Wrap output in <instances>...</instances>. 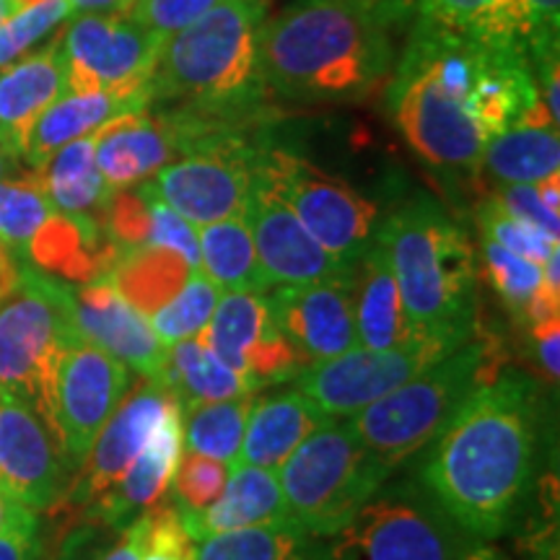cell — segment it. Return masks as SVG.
I'll list each match as a JSON object with an SVG mask.
<instances>
[{"label": "cell", "mask_w": 560, "mask_h": 560, "mask_svg": "<svg viewBox=\"0 0 560 560\" xmlns=\"http://www.w3.org/2000/svg\"><path fill=\"white\" fill-rule=\"evenodd\" d=\"M537 436L540 389L501 366L429 444L423 486L475 540L506 535L527 499Z\"/></svg>", "instance_id": "cell-1"}, {"label": "cell", "mask_w": 560, "mask_h": 560, "mask_svg": "<svg viewBox=\"0 0 560 560\" xmlns=\"http://www.w3.org/2000/svg\"><path fill=\"white\" fill-rule=\"evenodd\" d=\"M410 0H296L257 32L265 89L293 102L363 100L395 68Z\"/></svg>", "instance_id": "cell-2"}, {"label": "cell", "mask_w": 560, "mask_h": 560, "mask_svg": "<svg viewBox=\"0 0 560 560\" xmlns=\"http://www.w3.org/2000/svg\"><path fill=\"white\" fill-rule=\"evenodd\" d=\"M397 289L420 340L459 348L475 335L478 268L465 229L431 198H416L376 223Z\"/></svg>", "instance_id": "cell-3"}, {"label": "cell", "mask_w": 560, "mask_h": 560, "mask_svg": "<svg viewBox=\"0 0 560 560\" xmlns=\"http://www.w3.org/2000/svg\"><path fill=\"white\" fill-rule=\"evenodd\" d=\"M268 0H223L206 16L164 39L153 62L151 107L190 109L213 120H240L260 107L257 32Z\"/></svg>", "instance_id": "cell-4"}, {"label": "cell", "mask_w": 560, "mask_h": 560, "mask_svg": "<svg viewBox=\"0 0 560 560\" xmlns=\"http://www.w3.org/2000/svg\"><path fill=\"white\" fill-rule=\"evenodd\" d=\"M501 366L506 363L495 340L472 335L402 387L348 418L376 470L389 480L405 462L429 450L467 397Z\"/></svg>", "instance_id": "cell-5"}, {"label": "cell", "mask_w": 560, "mask_h": 560, "mask_svg": "<svg viewBox=\"0 0 560 560\" xmlns=\"http://www.w3.org/2000/svg\"><path fill=\"white\" fill-rule=\"evenodd\" d=\"M79 338L68 285L19 265L16 280L0 296V392L30 405L52 433L55 376L62 353Z\"/></svg>", "instance_id": "cell-6"}, {"label": "cell", "mask_w": 560, "mask_h": 560, "mask_svg": "<svg viewBox=\"0 0 560 560\" xmlns=\"http://www.w3.org/2000/svg\"><path fill=\"white\" fill-rule=\"evenodd\" d=\"M278 478L291 524L317 540L335 535L387 482L348 418H332L310 433Z\"/></svg>", "instance_id": "cell-7"}, {"label": "cell", "mask_w": 560, "mask_h": 560, "mask_svg": "<svg viewBox=\"0 0 560 560\" xmlns=\"http://www.w3.org/2000/svg\"><path fill=\"white\" fill-rule=\"evenodd\" d=\"M325 540L319 560H459L470 535L423 482H384Z\"/></svg>", "instance_id": "cell-8"}, {"label": "cell", "mask_w": 560, "mask_h": 560, "mask_svg": "<svg viewBox=\"0 0 560 560\" xmlns=\"http://www.w3.org/2000/svg\"><path fill=\"white\" fill-rule=\"evenodd\" d=\"M255 179L278 195L335 260L353 268L374 240V202L312 161L285 149H257Z\"/></svg>", "instance_id": "cell-9"}, {"label": "cell", "mask_w": 560, "mask_h": 560, "mask_svg": "<svg viewBox=\"0 0 560 560\" xmlns=\"http://www.w3.org/2000/svg\"><path fill=\"white\" fill-rule=\"evenodd\" d=\"M392 122L431 170L478 177L486 136L470 112L433 81V75L402 52L387 89Z\"/></svg>", "instance_id": "cell-10"}, {"label": "cell", "mask_w": 560, "mask_h": 560, "mask_svg": "<svg viewBox=\"0 0 560 560\" xmlns=\"http://www.w3.org/2000/svg\"><path fill=\"white\" fill-rule=\"evenodd\" d=\"M257 149L236 128H219L149 182L174 213L195 229L208 226L247 210Z\"/></svg>", "instance_id": "cell-11"}, {"label": "cell", "mask_w": 560, "mask_h": 560, "mask_svg": "<svg viewBox=\"0 0 560 560\" xmlns=\"http://www.w3.org/2000/svg\"><path fill=\"white\" fill-rule=\"evenodd\" d=\"M164 39L128 13H83L60 32L66 91H136L149 86Z\"/></svg>", "instance_id": "cell-12"}, {"label": "cell", "mask_w": 560, "mask_h": 560, "mask_svg": "<svg viewBox=\"0 0 560 560\" xmlns=\"http://www.w3.org/2000/svg\"><path fill=\"white\" fill-rule=\"evenodd\" d=\"M450 350L454 348L431 340H412L384 350L350 348L330 361L306 366L296 376V389L304 392L327 418H353Z\"/></svg>", "instance_id": "cell-13"}, {"label": "cell", "mask_w": 560, "mask_h": 560, "mask_svg": "<svg viewBox=\"0 0 560 560\" xmlns=\"http://www.w3.org/2000/svg\"><path fill=\"white\" fill-rule=\"evenodd\" d=\"M132 387L130 369L79 338L62 353L55 376L52 423L68 467H79L112 412Z\"/></svg>", "instance_id": "cell-14"}, {"label": "cell", "mask_w": 560, "mask_h": 560, "mask_svg": "<svg viewBox=\"0 0 560 560\" xmlns=\"http://www.w3.org/2000/svg\"><path fill=\"white\" fill-rule=\"evenodd\" d=\"M200 338L231 371L242 376L249 392L296 380L306 369L280 332L265 293H223Z\"/></svg>", "instance_id": "cell-15"}, {"label": "cell", "mask_w": 560, "mask_h": 560, "mask_svg": "<svg viewBox=\"0 0 560 560\" xmlns=\"http://www.w3.org/2000/svg\"><path fill=\"white\" fill-rule=\"evenodd\" d=\"M177 405L179 400L164 382L143 376V382L136 389H128V395L122 397V402L104 423L86 459L79 465L73 486L62 490L60 499H66L70 506L86 514L102 495H107L120 482L132 459L156 433L161 420L170 416V410Z\"/></svg>", "instance_id": "cell-16"}, {"label": "cell", "mask_w": 560, "mask_h": 560, "mask_svg": "<svg viewBox=\"0 0 560 560\" xmlns=\"http://www.w3.org/2000/svg\"><path fill=\"white\" fill-rule=\"evenodd\" d=\"M265 299L280 332L304 366L359 348L353 317V270L314 283L276 285Z\"/></svg>", "instance_id": "cell-17"}, {"label": "cell", "mask_w": 560, "mask_h": 560, "mask_svg": "<svg viewBox=\"0 0 560 560\" xmlns=\"http://www.w3.org/2000/svg\"><path fill=\"white\" fill-rule=\"evenodd\" d=\"M66 467L50 425L30 405L0 392V490L39 514L60 501Z\"/></svg>", "instance_id": "cell-18"}, {"label": "cell", "mask_w": 560, "mask_h": 560, "mask_svg": "<svg viewBox=\"0 0 560 560\" xmlns=\"http://www.w3.org/2000/svg\"><path fill=\"white\" fill-rule=\"evenodd\" d=\"M244 219L255 242L257 260L272 285L314 283L353 270L350 265L335 260L293 215V210L255 177Z\"/></svg>", "instance_id": "cell-19"}, {"label": "cell", "mask_w": 560, "mask_h": 560, "mask_svg": "<svg viewBox=\"0 0 560 560\" xmlns=\"http://www.w3.org/2000/svg\"><path fill=\"white\" fill-rule=\"evenodd\" d=\"M70 301L83 340L94 342L145 380H159L166 346L156 338L149 317L138 312L107 276L89 280L75 291L70 289Z\"/></svg>", "instance_id": "cell-20"}, {"label": "cell", "mask_w": 560, "mask_h": 560, "mask_svg": "<svg viewBox=\"0 0 560 560\" xmlns=\"http://www.w3.org/2000/svg\"><path fill=\"white\" fill-rule=\"evenodd\" d=\"M100 223L117 255L136 249H170L200 270L198 229L174 213L149 179L112 192Z\"/></svg>", "instance_id": "cell-21"}, {"label": "cell", "mask_w": 560, "mask_h": 560, "mask_svg": "<svg viewBox=\"0 0 560 560\" xmlns=\"http://www.w3.org/2000/svg\"><path fill=\"white\" fill-rule=\"evenodd\" d=\"M179 454L182 408L177 405V408L170 410V416L161 420L156 433L140 450L138 457L132 459V465L125 470L120 482L86 511L89 520L115 529H125L130 522H136L153 503L166 499Z\"/></svg>", "instance_id": "cell-22"}, {"label": "cell", "mask_w": 560, "mask_h": 560, "mask_svg": "<svg viewBox=\"0 0 560 560\" xmlns=\"http://www.w3.org/2000/svg\"><path fill=\"white\" fill-rule=\"evenodd\" d=\"M149 104V86L136 91H86V94L66 91L34 120L30 136L24 140V149H21V161L37 170L42 161L50 159L62 145L86 138L115 117L143 109Z\"/></svg>", "instance_id": "cell-23"}, {"label": "cell", "mask_w": 560, "mask_h": 560, "mask_svg": "<svg viewBox=\"0 0 560 560\" xmlns=\"http://www.w3.org/2000/svg\"><path fill=\"white\" fill-rule=\"evenodd\" d=\"M179 520L195 542L244 527L291 524L278 470L252 465L231 467L226 488H223L219 501L202 511L179 514Z\"/></svg>", "instance_id": "cell-24"}, {"label": "cell", "mask_w": 560, "mask_h": 560, "mask_svg": "<svg viewBox=\"0 0 560 560\" xmlns=\"http://www.w3.org/2000/svg\"><path fill=\"white\" fill-rule=\"evenodd\" d=\"M62 94H66V62H62L58 34L50 45L0 68V143L21 159V149L34 120Z\"/></svg>", "instance_id": "cell-25"}, {"label": "cell", "mask_w": 560, "mask_h": 560, "mask_svg": "<svg viewBox=\"0 0 560 560\" xmlns=\"http://www.w3.org/2000/svg\"><path fill=\"white\" fill-rule=\"evenodd\" d=\"M327 420L332 418H327L296 387L280 392V395L262 397V400L252 402L236 465L280 470L301 441L317 431L319 425H325Z\"/></svg>", "instance_id": "cell-26"}, {"label": "cell", "mask_w": 560, "mask_h": 560, "mask_svg": "<svg viewBox=\"0 0 560 560\" xmlns=\"http://www.w3.org/2000/svg\"><path fill=\"white\" fill-rule=\"evenodd\" d=\"M353 317L361 348L384 350L420 340L412 335L387 255L374 240L353 265Z\"/></svg>", "instance_id": "cell-27"}, {"label": "cell", "mask_w": 560, "mask_h": 560, "mask_svg": "<svg viewBox=\"0 0 560 560\" xmlns=\"http://www.w3.org/2000/svg\"><path fill=\"white\" fill-rule=\"evenodd\" d=\"M32 172L58 213L100 221L112 190L96 164L94 132L62 145Z\"/></svg>", "instance_id": "cell-28"}, {"label": "cell", "mask_w": 560, "mask_h": 560, "mask_svg": "<svg viewBox=\"0 0 560 560\" xmlns=\"http://www.w3.org/2000/svg\"><path fill=\"white\" fill-rule=\"evenodd\" d=\"M412 16L465 37L503 47H527L532 21L524 0H410Z\"/></svg>", "instance_id": "cell-29"}, {"label": "cell", "mask_w": 560, "mask_h": 560, "mask_svg": "<svg viewBox=\"0 0 560 560\" xmlns=\"http://www.w3.org/2000/svg\"><path fill=\"white\" fill-rule=\"evenodd\" d=\"M200 244V272L221 293L231 291H255L268 293L272 283L265 276L257 260L255 242H252L247 219L231 215V219L208 223L198 229Z\"/></svg>", "instance_id": "cell-30"}, {"label": "cell", "mask_w": 560, "mask_h": 560, "mask_svg": "<svg viewBox=\"0 0 560 560\" xmlns=\"http://www.w3.org/2000/svg\"><path fill=\"white\" fill-rule=\"evenodd\" d=\"M174 392L182 412L206 402L252 395L236 371H231L202 338H187L166 348L164 371L159 376Z\"/></svg>", "instance_id": "cell-31"}, {"label": "cell", "mask_w": 560, "mask_h": 560, "mask_svg": "<svg viewBox=\"0 0 560 560\" xmlns=\"http://www.w3.org/2000/svg\"><path fill=\"white\" fill-rule=\"evenodd\" d=\"M482 170L501 185H537L560 172V138L550 125H509L486 140Z\"/></svg>", "instance_id": "cell-32"}, {"label": "cell", "mask_w": 560, "mask_h": 560, "mask_svg": "<svg viewBox=\"0 0 560 560\" xmlns=\"http://www.w3.org/2000/svg\"><path fill=\"white\" fill-rule=\"evenodd\" d=\"M192 270L195 268L185 257L174 255L170 249H136L117 255V260L104 276L138 312L151 317L185 285Z\"/></svg>", "instance_id": "cell-33"}, {"label": "cell", "mask_w": 560, "mask_h": 560, "mask_svg": "<svg viewBox=\"0 0 560 560\" xmlns=\"http://www.w3.org/2000/svg\"><path fill=\"white\" fill-rule=\"evenodd\" d=\"M195 560H319L317 537L296 524L244 527L198 542Z\"/></svg>", "instance_id": "cell-34"}, {"label": "cell", "mask_w": 560, "mask_h": 560, "mask_svg": "<svg viewBox=\"0 0 560 560\" xmlns=\"http://www.w3.org/2000/svg\"><path fill=\"white\" fill-rule=\"evenodd\" d=\"M252 395L206 402L182 412V446L234 467L247 431Z\"/></svg>", "instance_id": "cell-35"}, {"label": "cell", "mask_w": 560, "mask_h": 560, "mask_svg": "<svg viewBox=\"0 0 560 560\" xmlns=\"http://www.w3.org/2000/svg\"><path fill=\"white\" fill-rule=\"evenodd\" d=\"M58 210L47 200L34 172L0 182V244L24 260L30 244Z\"/></svg>", "instance_id": "cell-36"}, {"label": "cell", "mask_w": 560, "mask_h": 560, "mask_svg": "<svg viewBox=\"0 0 560 560\" xmlns=\"http://www.w3.org/2000/svg\"><path fill=\"white\" fill-rule=\"evenodd\" d=\"M219 299L221 291L200 270H192L185 285L149 317L153 332L166 348L179 340L198 338L213 317Z\"/></svg>", "instance_id": "cell-37"}, {"label": "cell", "mask_w": 560, "mask_h": 560, "mask_svg": "<svg viewBox=\"0 0 560 560\" xmlns=\"http://www.w3.org/2000/svg\"><path fill=\"white\" fill-rule=\"evenodd\" d=\"M480 257L482 265H486L490 285L499 293L503 306L516 322L527 325L529 306L542 283V265L514 255V252L501 247L499 242L488 240V236H482L480 242Z\"/></svg>", "instance_id": "cell-38"}, {"label": "cell", "mask_w": 560, "mask_h": 560, "mask_svg": "<svg viewBox=\"0 0 560 560\" xmlns=\"http://www.w3.org/2000/svg\"><path fill=\"white\" fill-rule=\"evenodd\" d=\"M73 19L68 0H32L0 24V68L39 50L45 39L58 37Z\"/></svg>", "instance_id": "cell-39"}, {"label": "cell", "mask_w": 560, "mask_h": 560, "mask_svg": "<svg viewBox=\"0 0 560 560\" xmlns=\"http://www.w3.org/2000/svg\"><path fill=\"white\" fill-rule=\"evenodd\" d=\"M229 470L231 467L223 465V462L182 446V454L177 459V467H174L166 493H170V499L179 514L202 511L210 503L219 501L223 488H226Z\"/></svg>", "instance_id": "cell-40"}, {"label": "cell", "mask_w": 560, "mask_h": 560, "mask_svg": "<svg viewBox=\"0 0 560 560\" xmlns=\"http://www.w3.org/2000/svg\"><path fill=\"white\" fill-rule=\"evenodd\" d=\"M478 226L482 236L499 242L501 247L514 252V255L527 257V260H535L540 265L550 252L558 249V242H550L540 231H535L527 223H522L520 219L506 213L493 195H488L478 206Z\"/></svg>", "instance_id": "cell-41"}, {"label": "cell", "mask_w": 560, "mask_h": 560, "mask_svg": "<svg viewBox=\"0 0 560 560\" xmlns=\"http://www.w3.org/2000/svg\"><path fill=\"white\" fill-rule=\"evenodd\" d=\"M143 520V552L140 560H195L198 542L187 535L179 511L172 501L161 499L149 511L140 514Z\"/></svg>", "instance_id": "cell-42"}, {"label": "cell", "mask_w": 560, "mask_h": 560, "mask_svg": "<svg viewBox=\"0 0 560 560\" xmlns=\"http://www.w3.org/2000/svg\"><path fill=\"white\" fill-rule=\"evenodd\" d=\"M219 3H223V0H138L128 9V16L138 26L166 39L185 30V26H190L192 21L206 16Z\"/></svg>", "instance_id": "cell-43"}, {"label": "cell", "mask_w": 560, "mask_h": 560, "mask_svg": "<svg viewBox=\"0 0 560 560\" xmlns=\"http://www.w3.org/2000/svg\"><path fill=\"white\" fill-rule=\"evenodd\" d=\"M499 200V206L506 210V213L527 223L535 231H540L542 236H548L550 242L560 244V213H552V210L545 206L537 195L535 185H501V190L493 195Z\"/></svg>", "instance_id": "cell-44"}, {"label": "cell", "mask_w": 560, "mask_h": 560, "mask_svg": "<svg viewBox=\"0 0 560 560\" xmlns=\"http://www.w3.org/2000/svg\"><path fill=\"white\" fill-rule=\"evenodd\" d=\"M532 21V55L560 50V0H524Z\"/></svg>", "instance_id": "cell-45"}, {"label": "cell", "mask_w": 560, "mask_h": 560, "mask_svg": "<svg viewBox=\"0 0 560 560\" xmlns=\"http://www.w3.org/2000/svg\"><path fill=\"white\" fill-rule=\"evenodd\" d=\"M535 361L540 363L545 380L556 384L560 374V317H550L529 325Z\"/></svg>", "instance_id": "cell-46"}, {"label": "cell", "mask_w": 560, "mask_h": 560, "mask_svg": "<svg viewBox=\"0 0 560 560\" xmlns=\"http://www.w3.org/2000/svg\"><path fill=\"white\" fill-rule=\"evenodd\" d=\"M0 560H45L39 529H16L0 535Z\"/></svg>", "instance_id": "cell-47"}, {"label": "cell", "mask_w": 560, "mask_h": 560, "mask_svg": "<svg viewBox=\"0 0 560 560\" xmlns=\"http://www.w3.org/2000/svg\"><path fill=\"white\" fill-rule=\"evenodd\" d=\"M140 552H143V520L138 516L136 522L120 529L115 542L104 550H94L89 560H140Z\"/></svg>", "instance_id": "cell-48"}, {"label": "cell", "mask_w": 560, "mask_h": 560, "mask_svg": "<svg viewBox=\"0 0 560 560\" xmlns=\"http://www.w3.org/2000/svg\"><path fill=\"white\" fill-rule=\"evenodd\" d=\"M16 529H39L37 511L26 509L24 503L13 501L11 495H5L3 490H0V535Z\"/></svg>", "instance_id": "cell-49"}, {"label": "cell", "mask_w": 560, "mask_h": 560, "mask_svg": "<svg viewBox=\"0 0 560 560\" xmlns=\"http://www.w3.org/2000/svg\"><path fill=\"white\" fill-rule=\"evenodd\" d=\"M91 542H94V529L91 527L70 532L68 540L60 545V552L52 560H89Z\"/></svg>", "instance_id": "cell-50"}, {"label": "cell", "mask_w": 560, "mask_h": 560, "mask_svg": "<svg viewBox=\"0 0 560 560\" xmlns=\"http://www.w3.org/2000/svg\"><path fill=\"white\" fill-rule=\"evenodd\" d=\"M73 16H83V13H125L128 5L125 0H68Z\"/></svg>", "instance_id": "cell-51"}, {"label": "cell", "mask_w": 560, "mask_h": 560, "mask_svg": "<svg viewBox=\"0 0 560 560\" xmlns=\"http://www.w3.org/2000/svg\"><path fill=\"white\" fill-rule=\"evenodd\" d=\"M535 187H537V195H540V200L545 202V206H548L552 213H560V172L540 179Z\"/></svg>", "instance_id": "cell-52"}, {"label": "cell", "mask_w": 560, "mask_h": 560, "mask_svg": "<svg viewBox=\"0 0 560 560\" xmlns=\"http://www.w3.org/2000/svg\"><path fill=\"white\" fill-rule=\"evenodd\" d=\"M16 272H19L16 257H13L11 252L0 244V296L11 289V283L16 280Z\"/></svg>", "instance_id": "cell-53"}, {"label": "cell", "mask_w": 560, "mask_h": 560, "mask_svg": "<svg viewBox=\"0 0 560 560\" xmlns=\"http://www.w3.org/2000/svg\"><path fill=\"white\" fill-rule=\"evenodd\" d=\"M459 560H514L509 552H503L493 545H467V550L462 552Z\"/></svg>", "instance_id": "cell-54"}, {"label": "cell", "mask_w": 560, "mask_h": 560, "mask_svg": "<svg viewBox=\"0 0 560 560\" xmlns=\"http://www.w3.org/2000/svg\"><path fill=\"white\" fill-rule=\"evenodd\" d=\"M19 174H24L21 172V159L13 151L5 149L3 143H0V182L19 177Z\"/></svg>", "instance_id": "cell-55"}, {"label": "cell", "mask_w": 560, "mask_h": 560, "mask_svg": "<svg viewBox=\"0 0 560 560\" xmlns=\"http://www.w3.org/2000/svg\"><path fill=\"white\" fill-rule=\"evenodd\" d=\"M21 9V0H0V24Z\"/></svg>", "instance_id": "cell-56"}, {"label": "cell", "mask_w": 560, "mask_h": 560, "mask_svg": "<svg viewBox=\"0 0 560 560\" xmlns=\"http://www.w3.org/2000/svg\"><path fill=\"white\" fill-rule=\"evenodd\" d=\"M548 560H558V548H552V550H548Z\"/></svg>", "instance_id": "cell-57"}, {"label": "cell", "mask_w": 560, "mask_h": 560, "mask_svg": "<svg viewBox=\"0 0 560 560\" xmlns=\"http://www.w3.org/2000/svg\"><path fill=\"white\" fill-rule=\"evenodd\" d=\"M132 3H138V0H125V5H128V9H130ZM125 13H128V11H125Z\"/></svg>", "instance_id": "cell-58"}, {"label": "cell", "mask_w": 560, "mask_h": 560, "mask_svg": "<svg viewBox=\"0 0 560 560\" xmlns=\"http://www.w3.org/2000/svg\"><path fill=\"white\" fill-rule=\"evenodd\" d=\"M24 3H32V0H21V5H24Z\"/></svg>", "instance_id": "cell-59"}, {"label": "cell", "mask_w": 560, "mask_h": 560, "mask_svg": "<svg viewBox=\"0 0 560 560\" xmlns=\"http://www.w3.org/2000/svg\"><path fill=\"white\" fill-rule=\"evenodd\" d=\"M45 560H47V558H45Z\"/></svg>", "instance_id": "cell-60"}]
</instances>
